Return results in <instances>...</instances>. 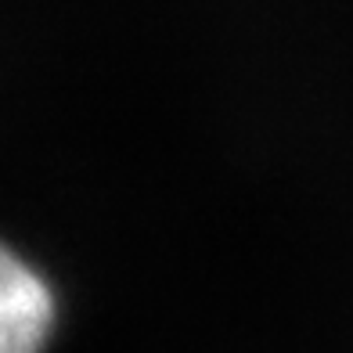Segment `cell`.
<instances>
[{
  "mask_svg": "<svg viewBox=\"0 0 353 353\" xmlns=\"http://www.w3.org/2000/svg\"><path fill=\"white\" fill-rule=\"evenodd\" d=\"M58 296L47 274L0 242V353H47Z\"/></svg>",
  "mask_w": 353,
  "mask_h": 353,
  "instance_id": "obj_1",
  "label": "cell"
}]
</instances>
